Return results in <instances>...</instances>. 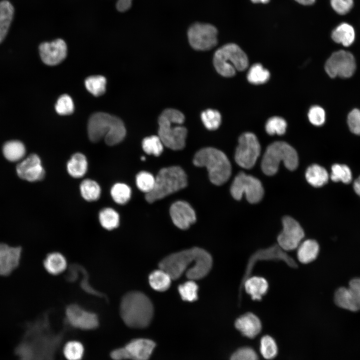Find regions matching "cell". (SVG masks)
<instances>
[{
    "label": "cell",
    "mask_w": 360,
    "mask_h": 360,
    "mask_svg": "<svg viewBox=\"0 0 360 360\" xmlns=\"http://www.w3.org/2000/svg\"><path fill=\"white\" fill-rule=\"evenodd\" d=\"M217 72L223 76H234L236 70H246L248 64L245 52L236 44H228L218 48L213 58Z\"/></svg>",
    "instance_id": "cell-8"
},
{
    "label": "cell",
    "mask_w": 360,
    "mask_h": 360,
    "mask_svg": "<svg viewBox=\"0 0 360 360\" xmlns=\"http://www.w3.org/2000/svg\"><path fill=\"white\" fill-rule=\"evenodd\" d=\"M184 121V115L178 110L168 108L162 112L158 119V136L164 146L172 150L184 148L187 130L180 126Z\"/></svg>",
    "instance_id": "cell-4"
},
{
    "label": "cell",
    "mask_w": 360,
    "mask_h": 360,
    "mask_svg": "<svg viewBox=\"0 0 360 360\" xmlns=\"http://www.w3.org/2000/svg\"><path fill=\"white\" fill-rule=\"evenodd\" d=\"M298 2L303 5H310L313 4L316 0H295Z\"/></svg>",
    "instance_id": "cell-52"
},
{
    "label": "cell",
    "mask_w": 360,
    "mask_h": 360,
    "mask_svg": "<svg viewBox=\"0 0 360 360\" xmlns=\"http://www.w3.org/2000/svg\"><path fill=\"white\" fill-rule=\"evenodd\" d=\"M230 360H258L256 352L251 348L243 347L232 354Z\"/></svg>",
    "instance_id": "cell-47"
},
{
    "label": "cell",
    "mask_w": 360,
    "mask_h": 360,
    "mask_svg": "<svg viewBox=\"0 0 360 360\" xmlns=\"http://www.w3.org/2000/svg\"><path fill=\"white\" fill-rule=\"evenodd\" d=\"M155 178L153 190L145 196L146 200L150 203L178 192L188 184L185 172L178 166L162 168Z\"/></svg>",
    "instance_id": "cell-6"
},
{
    "label": "cell",
    "mask_w": 360,
    "mask_h": 360,
    "mask_svg": "<svg viewBox=\"0 0 360 360\" xmlns=\"http://www.w3.org/2000/svg\"><path fill=\"white\" fill-rule=\"evenodd\" d=\"M252 2L254 3H262V4H266L268 3L270 0H251Z\"/></svg>",
    "instance_id": "cell-53"
},
{
    "label": "cell",
    "mask_w": 360,
    "mask_h": 360,
    "mask_svg": "<svg viewBox=\"0 0 360 360\" xmlns=\"http://www.w3.org/2000/svg\"><path fill=\"white\" fill-rule=\"evenodd\" d=\"M18 176L22 179L34 182L42 180L44 170L40 157L33 154L21 161L16 166Z\"/></svg>",
    "instance_id": "cell-18"
},
{
    "label": "cell",
    "mask_w": 360,
    "mask_h": 360,
    "mask_svg": "<svg viewBox=\"0 0 360 360\" xmlns=\"http://www.w3.org/2000/svg\"><path fill=\"white\" fill-rule=\"evenodd\" d=\"M2 152L8 160L16 162L24 158L26 154V148L24 144L19 140H10L4 144Z\"/></svg>",
    "instance_id": "cell-30"
},
{
    "label": "cell",
    "mask_w": 360,
    "mask_h": 360,
    "mask_svg": "<svg viewBox=\"0 0 360 360\" xmlns=\"http://www.w3.org/2000/svg\"><path fill=\"white\" fill-rule=\"evenodd\" d=\"M334 301L338 306L352 311L360 310V278L351 280L348 288H340L336 292Z\"/></svg>",
    "instance_id": "cell-17"
},
{
    "label": "cell",
    "mask_w": 360,
    "mask_h": 360,
    "mask_svg": "<svg viewBox=\"0 0 360 360\" xmlns=\"http://www.w3.org/2000/svg\"><path fill=\"white\" fill-rule=\"evenodd\" d=\"M332 8L338 14L344 15L348 12L352 8L353 0H330Z\"/></svg>",
    "instance_id": "cell-49"
},
{
    "label": "cell",
    "mask_w": 360,
    "mask_h": 360,
    "mask_svg": "<svg viewBox=\"0 0 360 360\" xmlns=\"http://www.w3.org/2000/svg\"><path fill=\"white\" fill-rule=\"evenodd\" d=\"M122 319L132 328H144L151 322L154 307L148 298L142 292L132 291L122 298L120 306Z\"/></svg>",
    "instance_id": "cell-2"
},
{
    "label": "cell",
    "mask_w": 360,
    "mask_h": 360,
    "mask_svg": "<svg viewBox=\"0 0 360 360\" xmlns=\"http://www.w3.org/2000/svg\"><path fill=\"white\" fill-rule=\"evenodd\" d=\"M328 177L326 170L316 164L310 166L306 172V178L308 182L316 188L320 187L327 183Z\"/></svg>",
    "instance_id": "cell-29"
},
{
    "label": "cell",
    "mask_w": 360,
    "mask_h": 360,
    "mask_svg": "<svg viewBox=\"0 0 360 360\" xmlns=\"http://www.w3.org/2000/svg\"><path fill=\"white\" fill-rule=\"evenodd\" d=\"M132 3V0H118L116 8L120 12H125L130 8Z\"/></svg>",
    "instance_id": "cell-50"
},
{
    "label": "cell",
    "mask_w": 360,
    "mask_h": 360,
    "mask_svg": "<svg viewBox=\"0 0 360 360\" xmlns=\"http://www.w3.org/2000/svg\"><path fill=\"white\" fill-rule=\"evenodd\" d=\"M280 162L288 170H294L298 166V156L296 150L288 144L276 142L268 146L264 154L261 164L263 172L268 176L274 174Z\"/></svg>",
    "instance_id": "cell-7"
},
{
    "label": "cell",
    "mask_w": 360,
    "mask_h": 360,
    "mask_svg": "<svg viewBox=\"0 0 360 360\" xmlns=\"http://www.w3.org/2000/svg\"><path fill=\"white\" fill-rule=\"evenodd\" d=\"M260 152V146L254 134L245 132L238 138L235 161L240 166L250 169L255 164Z\"/></svg>",
    "instance_id": "cell-11"
},
{
    "label": "cell",
    "mask_w": 360,
    "mask_h": 360,
    "mask_svg": "<svg viewBox=\"0 0 360 360\" xmlns=\"http://www.w3.org/2000/svg\"><path fill=\"white\" fill-rule=\"evenodd\" d=\"M297 256L302 264H308L314 260L319 252L318 243L314 240H306L298 247Z\"/></svg>",
    "instance_id": "cell-26"
},
{
    "label": "cell",
    "mask_w": 360,
    "mask_h": 360,
    "mask_svg": "<svg viewBox=\"0 0 360 360\" xmlns=\"http://www.w3.org/2000/svg\"><path fill=\"white\" fill-rule=\"evenodd\" d=\"M170 212L174 224L180 229L188 228L196 220L194 210L189 204L184 201L174 202L170 208Z\"/></svg>",
    "instance_id": "cell-20"
},
{
    "label": "cell",
    "mask_w": 360,
    "mask_h": 360,
    "mask_svg": "<svg viewBox=\"0 0 360 360\" xmlns=\"http://www.w3.org/2000/svg\"><path fill=\"white\" fill-rule=\"evenodd\" d=\"M141 159H142V160H144L145 159H146V158H145V157L142 156V157L141 158Z\"/></svg>",
    "instance_id": "cell-54"
},
{
    "label": "cell",
    "mask_w": 360,
    "mask_h": 360,
    "mask_svg": "<svg viewBox=\"0 0 360 360\" xmlns=\"http://www.w3.org/2000/svg\"><path fill=\"white\" fill-rule=\"evenodd\" d=\"M88 138L93 142L104 140L106 144L112 146L120 142L124 138L126 130L122 120L108 114L99 112L94 114L88 124Z\"/></svg>",
    "instance_id": "cell-3"
},
{
    "label": "cell",
    "mask_w": 360,
    "mask_h": 360,
    "mask_svg": "<svg viewBox=\"0 0 360 360\" xmlns=\"http://www.w3.org/2000/svg\"><path fill=\"white\" fill-rule=\"evenodd\" d=\"M282 230L277 238L278 244L284 250L298 248L304 236L300 224L292 218L286 216L282 220Z\"/></svg>",
    "instance_id": "cell-15"
},
{
    "label": "cell",
    "mask_w": 360,
    "mask_h": 360,
    "mask_svg": "<svg viewBox=\"0 0 360 360\" xmlns=\"http://www.w3.org/2000/svg\"><path fill=\"white\" fill-rule=\"evenodd\" d=\"M88 165L86 156L82 153L77 152L74 154L68 162L66 169L71 176L80 178L86 174Z\"/></svg>",
    "instance_id": "cell-25"
},
{
    "label": "cell",
    "mask_w": 360,
    "mask_h": 360,
    "mask_svg": "<svg viewBox=\"0 0 360 360\" xmlns=\"http://www.w3.org/2000/svg\"><path fill=\"white\" fill-rule=\"evenodd\" d=\"M353 187L355 192L360 196V176L354 181Z\"/></svg>",
    "instance_id": "cell-51"
},
{
    "label": "cell",
    "mask_w": 360,
    "mask_h": 360,
    "mask_svg": "<svg viewBox=\"0 0 360 360\" xmlns=\"http://www.w3.org/2000/svg\"><path fill=\"white\" fill-rule=\"evenodd\" d=\"M218 30L209 24L196 22L192 25L188 32L190 46L195 50H206L217 44Z\"/></svg>",
    "instance_id": "cell-14"
},
{
    "label": "cell",
    "mask_w": 360,
    "mask_h": 360,
    "mask_svg": "<svg viewBox=\"0 0 360 360\" xmlns=\"http://www.w3.org/2000/svg\"><path fill=\"white\" fill-rule=\"evenodd\" d=\"M39 50L42 60L44 64L54 66L61 62L66 57L67 46L64 40L57 39L41 44Z\"/></svg>",
    "instance_id": "cell-19"
},
{
    "label": "cell",
    "mask_w": 360,
    "mask_h": 360,
    "mask_svg": "<svg viewBox=\"0 0 360 360\" xmlns=\"http://www.w3.org/2000/svg\"><path fill=\"white\" fill-rule=\"evenodd\" d=\"M348 124L352 132L360 135V110L354 109L348 114Z\"/></svg>",
    "instance_id": "cell-48"
},
{
    "label": "cell",
    "mask_w": 360,
    "mask_h": 360,
    "mask_svg": "<svg viewBox=\"0 0 360 360\" xmlns=\"http://www.w3.org/2000/svg\"><path fill=\"white\" fill-rule=\"evenodd\" d=\"M260 260H282L288 266L296 268L297 264L278 244H274L268 248L260 249L253 253L249 258L242 278L239 288V302L242 300L243 284L250 276L255 264Z\"/></svg>",
    "instance_id": "cell-9"
},
{
    "label": "cell",
    "mask_w": 360,
    "mask_h": 360,
    "mask_svg": "<svg viewBox=\"0 0 360 360\" xmlns=\"http://www.w3.org/2000/svg\"><path fill=\"white\" fill-rule=\"evenodd\" d=\"M84 348L82 344L78 341H70L64 348V354L68 360H80L83 356Z\"/></svg>",
    "instance_id": "cell-42"
},
{
    "label": "cell",
    "mask_w": 360,
    "mask_h": 360,
    "mask_svg": "<svg viewBox=\"0 0 360 360\" xmlns=\"http://www.w3.org/2000/svg\"><path fill=\"white\" fill-rule=\"evenodd\" d=\"M270 77L269 71L264 68L260 64H255L248 70L247 74L248 81L254 84H263Z\"/></svg>",
    "instance_id": "cell-34"
},
{
    "label": "cell",
    "mask_w": 360,
    "mask_h": 360,
    "mask_svg": "<svg viewBox=\"0 0 360 360\" xmlns=\"http://www.w3.org/2000/svg\"><path fill=\"white\" fill-rule=\"evenodd\" d=\"M268 284L262 277L254 276L247 278L243 284V288L252 300H260L267 292Z\"/></svg>",
    "instance_id": "cell-23"
},
{
    "label": "cell",
    "mask_w": 360,
    "mask_h": 360,
    "mask_svg": "<svg viewBox=\"0 0 360 360\" xmlns=\"http://www.w3.org/2000/svg\"><path fill=\"white\" fill-rule=\"evenodd\" d=\"M331 180L334 182H342L350 184L352 180V173L350 168L344 164H336L332 166Z\"/></svg>",
    "instance_id": "cell-37"
},
{
    "label": "cell",
    "mask_w": 360,
    "mask_h": 360,
    "mask_svg": "<svg viewBox=\"0 0 360 360\" xmlns=\"http://www.w3.org/2000/svg\"><path fill=\"white\" fill-rule=\"evenodd\" d=\"M66 316L70 325L82 330L94 329L99 324L96 314L84 310L77 304H70L67 306Z\"/></svg>",
    "instance_id": "cell-16"
},
{
    "label": "cell",
    "mask_w": 360,
    "mask_h": 360,
    "mask_svg": "<svg viewBox=\"0 0 360 360\" xmlns=\"http://www.w3.org/2000/svg\"><path fill=\"white\" fill-rule=\"evenodd\" d=\"M101 226L107 230H112L120 224L118 214L113 208H106L102 210L98 215Z\"/></svg>",
    "instance_id": "cell-33"
},
{
    "label": "cell",
    "mask_w": 360,
    "mask_h": 360,
    "mask_svg": "<svg viewBox=\"0 0 360 360\" xmlns=\"http://www.w3.org/2000/svg\"><path fill=\"white\" fill-rule=\"evenodd\" d=\"M193 163L196 166H205L210 182L216 185L225 183L231 174L232 166L226 156L214 148L198 150L194 156Z\"/></svg>",
    "instance_id": "cell-5"
},
{
    "label": "cell",
    "mask_w": 360,
    "mask_h": 360,
    "mask_svg": "<svg viewBox=\"0 0 360 360\" xmlns=\"http://www.w3.org/2000/svg\"><path fill=\"white\" fill-rule=\"evenodd\" d=\"M110 194L113 200L120 204H124L130 200V188L124 183L115 184L111 188Z\"/></svg>",
    "instance_id": "cell-36"
},
{
    "label": "cell",
    "mask_w": 360,
    "mask_h": 360,
    "mask_svg": "<svg viewBox=\"0 0 360 360\" xmlns=\"http://www.w3.org/2000/svg\"><path fill=\"white\" fill-rule=\"evenodd\" d=\"M324 68L332 78L336 76L348 78L353 75L356 69L354 58L348 51L340 50L335 52L326 60Z\"/></svg>",
    "instance_id": "cell-13"
},
{
    "label": "cell",
    "mask_w": 360,
    "mask_h": 360,
    "mask_svg": "<svg viewBox=\"0 0 360 360\" xmlns=\"http://www.w3.org/2000/svg\"><path fill=\"white\" fill-rule=\"evenodd\" d=\"M156 344L150 340L135 339L124 347L112 350L110 356L114 360H148Z\"/></svg>",
    "instance_id": "cell-12"
},
{
    "label": "cell",
    "mask_w": 360,
    "mask_h": 360,
    "mask_svg": "<svg viewBox=\"0 0 360 360\" xmlns=\"http://www.w3.org/2000/svg\"><path fill=\"white\" fill-rule=\"evenodd\" d=\"M148 279L151 287L158 292L167 290L170 288L172 280L170 276L161 268L152 272Z\"/></svg>",
    "instance_id": "cell-31"
},
{
    "label": "cell",
    "mask_w": 360,
    "mask_h": 360,
    "mask_svg": "<svg viewBox=\"0 0 360 360\" xmlns=\"http://www.w3.org/2000/svg\"><path fill=\"white\" fill-rule=\"evenodd\" d=\"M14 8L8 0L0 2V43L7 34L12 21Z\"/></svg>",
    "instance_id": "cell-28"
},
{
    "label": "cell",
    "mask_w": 360,
    "mask_h": 360,
    "mask_svg": "<svg viewBox=\"0 0 360 360\" xmlns=\"http://www.w3.org/2000/svg\"><path fill=\"white\" fill-rule=\"evenodd\" d=\"M308 118L310 122L314 125L320 126L325 122L326 114L324 110L320 106H314L309 110Z\"/></svg>",
    "instance_id": "cell-46"
},
{
    "label": "cell",
    "mask_w": 360,
    "mask_h": 360,
    "mask_svg": "<svg viewBox=\"0 0 360 360\" xmlns=\"http://www.w3.org/2000/svg\"><path fill=\"white\" fill-rule=\"evenodd\" d=\"M332 38L336 42L348 46L355 39L354 28L348 23H342L334 30L332 33Z\"/></svg>",
    "instance_id": "cell-27"
},
{
    "label": "cell",
    "mask_w": 360,
    "mask_h": 360,
    "mask_svg": "<svg viewBox=\"0 0 360 360\" xmlns=\"http://www.w3.org/2000/svg\"><path fill=\"white\" fill-rule=\"evenodd\" d=\"M80 192L82 197L85 200L93 202L97 200L100 198L101 189L96 181L86 179L80 184Z\"/></svg>",
    "instance_id": "cell-32"
},
{
    "label": "cell",
    "mask_w": 360,
    "mask_h": 360,
    "mask_svg": "<svg viewBox=\"0 0 360 360\" xmlns=\"http://www.w3.org/2000/svg\"><path fill=\"white\" fill-rule=\"evenodd\" d=\"M230 192L237 200L245 194L247 200L252 204L260 202L263 197L264 190L261 182L255 177L244 172H239L234 178Z\"/></svg>",
    "instance_id": "cell-10"
},
{
    "label": "cell",
    "mask_w": 360,
    "mask_h": 360,
    "mask_svg": "<svg viewBox=\"0 0 360 360\" xmlns=\"http://www.w3.org/2000/svg\"><path fill=\"white\" fill-rule=\"evenodd\" d=\"M286 127V122L284 118L279 116H274L268 120L265 128L270 135H282L285 133Z\"/></svg>",
    "instance_id": "cell-44"
},
{
    "label": "cell",
    "mask_w": 360,
    "mask_h": 360,
    "mask_svg": "<svg viewBox=\"0 0 360 360\" xmlns=\"http://www.w3.org/2000/svg\"><path fill=\"white\" fill-rule=\"evenodd\" d=\"M88 90L96 96L103 94L106 92V80L102 76H92L87 78L84 81Z\"/></svg>",
    "instance_id": "cell-35"
},
{
    "label": "cell",
    "mask_w": 360,
    "mask_h": 360,
    "mask_svg": "<svg viewBox=\"0 0 360 360\" xmlns=\"http://www.w3.org/2000/svg\"><path fill=\"white\" fill-rule=\"evenodd\" d=\"M22 252L20 246L0 244V276L9 275L18 266Z\"/></svg>",
    "instance_id": "cell-21"
},
{
    "label": "cell",
    "mask_w": 360,
    "mask_h": 360,
    "mask_svg": "<svg viewBox=\"0 0 360 360\" xmlns=\"http://www.w3.org/2000/svg\"><path fill=\"white\" fill-rule=\"evenodd\" d=\"M55 109L60 115H69L74 110V105L71 97L68 94L60 96L55 106Z\"/></svg>",
    "instance_id": "cell-45"
},
{
    "label": "cell",
    "mask_w": 360,
    "mask_h": 360,
    "mask_svg": "<svg viewBox=\"0 0 360 360\" xmlns=\"http://www.w3.org/2000/svg\"><path fill=\"white\" fill-rule=\"evenodd\" d=\"M163 144L158 136H152L144 138L142 142V148L148 154L159 156L163 151Z\"/></svg>",
    "instance_id": "cell-39"
},
{
    "label": "cell",
    "mask_w": 360,
    "mask_h": 360,
    "mask_svg": "<svg viewBox=\"0 0 360 360\" xmlns=\"http://www.w3.org/2000/svg\"><path fill=\"white\" fill-rule=\"evenodd\" d=\"M155 182V178L147 172H140L136 176V184L138 188L146 194L153 190Z\"/></svg>",
    "instance_id": "cell-43"
},
{
    "label": "cell",
    "mask_w": 360,
    "mask_h": 360,
    "mask_svg": "<svg viewBox=\"0 0 360 360\" xmlns=\"http://www.w3.org/2000/svg\"><path fill=\"white\" fill-rule=\"evenodd\" d=\"M212 264L211 256L204 250L192 248L172 254L162 259L158 266L166 271L173 280L185 273L190 280L203 278L210 271Z\"/></svg>",
    "instance_id": "cell-1"
},
{
    "label": "cell",
    "mask_w": 360,
    "mask_h": 360,
    "mask_svg": "<svg viewBox=\"0 0 360 360\" xmlns=\"http://www.w3.org/2000/svg\"><path fill=\"white\" fill-rule=\"evenodd\" d=\"M260 352L266 360H272L278 354V346L274 340L270 336H263L260 342Z\"/></svg>",
    "instance_id": "cell-38"
},
{
    "label": "cell",
    "mask_w": 360,
    "mask_h": 360,
    "mask_svg": "<svg viewBox=\"0 0 360 360\" xmlns=\"http://www.w3.org/2000/svg\"><path fill=\"white\" fill-rule=\"evenodd\" d=\"M43 264L47 272L52 275L62 273L67 268L65 257L58 252L48 254L44 259Z\"/></svg>",
    "instance_id": "cell-24"
},
{
    "label": "cell",
    "mask_w": 360,
    "mask_h": 360,
    "mask_svg": "<svg viewBox=\"0 0 360 360\" xmlns=\"http://www.w3.org/2000/svg\"><path fill=\"white\" fill-rule=\"evenodd\" d=\"M234 325L243 336L250 338L256 337L262 330L260 320L252 312L240 316L236 320Z\"/></svg>",
    "instance_id": "cell-22"
},
{
    "label": "cell",
    "mask_w": 360,
    "mask_h": 360,
    "mask_svg": "<svg viewBox=\"0 0 360 360\" xmlns=\"http://www.w3.org/2000/svg\"><path fill=\"white\" fill-rule=\"evenodd\" d=\"M198 286L193 280H190L178 286V290L183 300L192 302L198 298Z\"/></svg>",
    "instance_id": "cell-40"
},
{
    "label": "cell",
    "mask_w": 360,
    "mask_h": 360,
    "mask_svg": "<svg viewBox=\"0 0 360 360\" xmlns=\"http://www.w3.org/2000/svg\"><path fill=\"white\" fill-rule=\"evenodd\" d=\"M202 120L206 128L215 130L221 123V115L216 110L208 109L201 114Z\"/></svg>",
    "instance_id": "cell-41"
}]
</instances>
